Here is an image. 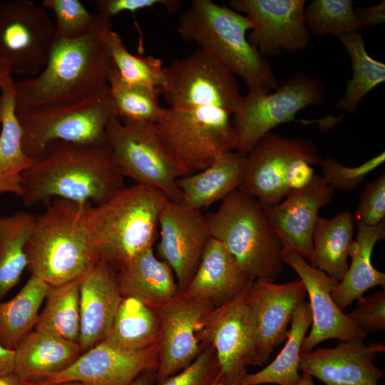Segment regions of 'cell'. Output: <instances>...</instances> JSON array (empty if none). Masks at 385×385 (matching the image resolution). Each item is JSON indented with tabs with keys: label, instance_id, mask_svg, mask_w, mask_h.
I'll return each instance as SVG.
<instances>
[{
	"label": "cell",
	"instance_id": "cell-1",
	"mask_svg": "<svg viewBox=\"0 0 385 385\" xmlns=\"http://www.w3.org/2000/svg\"><path fill=\"white\" fill-rule=\"evenodd\" d=\"M125 187L108 143H50L22 175L26 207L63 199L99 205Z\"/></svg>",
	"mask_w": 385,
	"mask_h": 385
},
{
	"label": "cell",
	"instance_id": "cell-2",
	"mask_svg": "<svg viewBox=\"0 0 385 385\" xmlns=\"http://www.w3.org/2000/svg\"><path fill=\"white\" fill-rule=\"evenodd\" d=\"M111 28V20L101 16L83 38L67 40L56 35L41 71L14 82L15 110L76 102L107 86L112 64L107 34Z\"/></svg>",
	"mask_w": 385,
	"mask_h": 385
},
{
	"label": "cell",
	"instance_id": "cell-3",
	"mask_svg": "<svg viewBox=\"0 0 385 385\" xmlns=\"http://www.w3.org/2000/svg\"><path fill=\"white\" fill-rule=\"evenodd\" d=\"M91 206L54 199L36 215L26 247L31 275L55 287L81 279L96 267L100 259L88 228Z\"/></svg>",
	"mask_w": 385,
	"mask_h": 385
},
{
	"label": "cell",
	"instance_id": "cell-4",
	"mask_svg": "<svg viewBox=\"0 0 385 385\" xmlns=\"http://www.w3.org/2000/svg\"><path fill=\"white\" fill-rule=\"evenodd\" d=\"M250 19L212 0H193L178 19L177 31L197 44L235 76L252 93H270L279 83L269 62L247 40Z\"/></svg>",
	"mask_w": 385,
	"mask_h": 385
},
{
	"label": "cell",
	"instance_id": "cell-5",
	"mask_svg": "<svg viewBox=\"0 0 385 385\" xmlns=\"http://www.w3.org/2000/svg\"><path fill=\"white\" fill-rule=\"evenodd\" d=\"M167 200L158 190L135 184L92 205L88 228L100 260L118 269L152 248L158 235L160 213Z\"/></svg>",
	"mask_w": 385,
	"mask_h": 385
},
{
	"label": "cell",
	"instance_id": "cell-6",
	"mask_svg": "<svg viewBox=\"0 0 385 385\" xmlns=\"http://www.w3.org/2000/svg\"><path fill=\"white\" fill-rule=\"evenodd\" d=\"M207 219L211 237L227 249L251 278L275 282L280 277L282 245L256 197L237 189Z\"/></svg>",
	"mask_w": 385,
	"mask_h": 385
},
{
	"label": "cell",
	"instance_id": "cell-7",
	"mask_svg": "<svg viewBox=\"0 0 385 385\" xmlns=\"http://www.w3.org/2000/svg\"><path fill=\"white\" fill-rule=\"evenodd\" d=\"M153 129L181 177L205 169L237 148L234 115L217 107L163 108Z\"/></svg>",
	"mask_w": 385,
	"mask_h": 385
},
{
	"label": "cell",
	"instance_id": "cell-8",
	"mask_svg": "<svg viewBox=\"0 0 385 385\" xmlns=\"http://www.w3.org/2000/svg\"><path fill=\"white\" fill-rule=\"evenodd\" d=\"M22 147L34 161L53 141L106 143V128L115 117L108 86L83 100L15 110Z\"/></svg>",
	"mask_w": 385,
	"mask_h": 385
},
{
	"label": "cell",
	"instance_id": "cell-9",
	"mask_svg": "<svg viewBox=\"0 0 385 385\" xmlns=\"http://www.w3.org/2000/svg\"><path fill=\"white\" fill-rule=\"evenodd\" d=\"M326 88L315 77L298 72L281 81L270 93L248 92L234 115L236 152L245 157L253 146L277 126L296 120L309 106L324 103Z\"/></svg>",
	"mask_w": 385,
	"mask_h": 385
},
{
	"label": "cell",
	"instance_id": "cell-10",
	"mask_svg": "<svg viewBox=\"0 0 385 385\" xmlns=\"http://www.w3.org/2000/svg\"><path fill=\"white\" fill-rule=\"evenodd\" d=\"M161 96L168 107H217L233 115L243 96L236 76L201 48L164 66Z\"/></svg>",
	"mask_w": 385,
	"mask_h": 385
},
{
	"label": "cell",
	"instance_id": "cell-11",
	"mask_svg": "<svg viewBox=\"0 0 385 385\" xmlns=\"http://www.w3.org/2000/svg\"><path fill=\"white\" fill-rule=\"evenodd\" d=\"M106 140L123 178L158 190L168 200L181 202L176 183L180 171L158 142L153 124L123 123L113 117Z\"/></svg>",
	"mask_w": 385,
	"mask_h": 385
},
{
	"label": "cell",
	"instance_id": "cell-12",
	"mask_svg": "<svg viewBox=\"0 0 385 385\" xmlns=\"http://www.w3.org/2000/svg\"><path fill=\"white\" fill-rule=\"evenodd\" d=\"M56 38L46 9L30 0L0 2V63L12 73L35 76Z\"/></svg>",
	"mask_w": 385,
	"mask_h": 385
},
{
	"label": "cell",
	"instance_id": "cell-13",
	"mask_svg": "<svg viewBox=\"0 0 385 385\" xmlns=\"http://www.w3.org/2000/svg\"><path fill=\"white\" fill-rule=\"evenodd\" d=\"M319 165L317 147L299 137H282L270 132L245 156L242 181L238 190L256 197L265 206L279 203L288 193L284 176L296 160Z\"/></svg>",
	"mask_w": 385,
	"mask_h": 385
},
{
	"label": "cell",
	"instance_id": "cell-14",
	"mask_svg": "<svg viewBox=\"0 0 385 385\" xmlns=\"http://www.w3.org/2000/svg\"><path fill=\"white\" fill-rule=\"evenodd\" d=\"M247 287L232 300L212 309L204 319V340L213 348L220 368L219 385L240 381L252 363L255 321L247 300Z\"/></svg>",
	"mask_w": 385,
	"mask_h": 385
},
{
	"label": "cell",
	"instance_id": "cell-15",
	"mask_svg": "<svg viewBox=\"0 0 385 385\" xmlns=\"http://www.w3.org/2000/svg\"><path fill=\"white\" fill-rule=\"evenodd\" d=\"M304 0H230L234 11L244 14L253 28L247 40L265 58L306 48L310 34L304 19Z\"/></svg>",
	"mask_w": 385,
	"mask_h": 385
},
{
	"label": "cell",
	"instance_id": "cell-16",
	"mask_svg": "<svg viewBox=\"0 0 385 385\" xmlns=\"http://www.w3.org/2000/svg\"><path fill=\"white\" fill-rule=\"evenodd\" d=\"M212 309L179 293L156 309L160 322L156 385L190 365L207 346L203 323Z\"/></svg>",
	"mask_w": 385,
	"mask_h": 385
},
{
	"label": "cell",
	"instance_id": "cell-17",
	"mask_svg": "<svg viewBox=\"0 0 385 385\" xmlns=\"http://www.w3.org/2000/svg\"><path fill=\"white\" fill-rule=\"evenodd\" d=\"M306 296L300 279L282 284L262 278L252 281L247 289L255 321L251 365L267 364L274 347L286 340L293 312Z\"/></svg>",
	"mask_w": 385,
	"mask_h": 385
},
{
	"label": "cell",
	"instance_id": "cell-18",
	"mask_svg": "<svg viewBox=\"0 0 385 385\" xmlns=\"http://www.w3.org/2000/svg\"><path fill=\"white\" fill-rule=\"evenodd\" d=\"M281 257L299 276L309 297L311 329L303 341L302 353L309 352L331 339L344 342L364 341L366 338L368 334L358 327L332 299V292L339 281L312 267L294 251L282 250Z\"/></svg>",
	"mask_w": 385,
	"mask_h": 385
},
{
	"label": "cell",
	"instance_id": "cell-19",
	"mask_svg": "<svg viewBox=\"0 0 385 385\" xmlns=\"http://www.w3.org/2000/svg\"><path fill=\"white\" fill-rule=\"evenodd\" d=\"M159 229L158 255L171 267L180 293L197 270L211 238L208 219L201 210L167 200L160 213Z\"/></svg>",
	"mask_w": 385,
	"mask_h": 385
},
{
	"label": "cell",
	"instance_id": "cell-20",
	"mask_svg": "<svg viewBox=\"0 0 385 385\" xmlns=\"http://www.w3.org/2000/svg\"><path fill=\"white\" fill-rule=\"evenodd\" d=\"M335 189L314 173L304 188L289 191L272 206L262 205L266 218L276 233L282 250L299 254L309 263L313 256V233L320 209L332 199Z\"/></svg>",
	"mask_w": 385,
	"mask_h": 385
},
{
	"label": "cell",
	"instance_id": "cell-21",
	"mask_svg": "<svg viewBox=\"0 0 385 385\" xmlns=\"http://www.w3.org/2000/svg\"><path fill=\"white\" fill-rule=\"evenodd\" d=\"M158 356L159 344L138 352H125L102 342L83 352L66 369L36 381L130 385L142 373L157 371Z\"/></svg>",
	"mask_w": 385,
	"mask_h": 385
},
{
	"label": "cell",
	"instance_id": "cell-22",
	"mask_svg": "<svg viewBox=\"0 0 385 385\" xmlns=\"http://www.w3.org/2000/svg\"><path fill=\"white\" fill-rule=\"evenodd\" d=\"M384 351L382 342L368 344L361 340L339 342L332 348L302 353L299 370L325 385H379L384 374L374 361Z\"/></svg>",
	"mask_w": 385,
	"mask_h": 385
},
{
	"label": "cell",
	"instance_id": "cell-23",
	"mask_svg": "<svg viewBox=\"0 0 385 385\" xmlns=\"http://www.w3.org/2000/svg\"><path fill=\"white\" fill-rule=\"evenodd\" d=\"M122 298L117 270L106 261L100 260L80 279L78 343L83 352L105 339Z\"/></svg>",
	"mask_w": 385,
	"mask_h": 385
},
{
	"label": "cell",
	"instance_id": "cell-24",
	"mask_svg": "<svg viewBox=\"0 0 385 385\" xmlns=\"http://www.w3.org/2000/svg\"><path fill=\"white\" fill-rule=\"evenodd\" d=\"M252 280L227 249L211 237L197 270L180 293L214 309L235 299Z\"/></svg>",
	"mask_w": 385,
	"mask_h": 385
},
{
	"label": "cell",
	"instance_id": "cell-25",
	"mask_svg": "<svg viewBox=\"0 0 385 385\" xmlns=\"http://www.w3.org/2000/svg\"><path fill=\"white\" fill-rule=\"evenodd\" d=\"M117 280L123 297L135 298L155 309L180 293L173 271L153 247L120 267Z\"/></svg>",
	"mask_w": 385,
	"mask_h": 385
},
{
	"label": "cell",
	"instance_id": "cell-26",
	"mask_svg": "<svg viewBox=\"0 0 385 385\" xmlns=\"http://www.w3.org/2000/svg\"><path fill=\"white\" fill-rule=\"evenodd\" d=\"M14 352V374L24 381H36L66 369L83 351L78 342L34 329Z\"/></svg>",
	"mask_w": 385,
	"mask_h": 385
},
{
	"label": "cell",
	"instance_id": "cell-27",
	"mask_svg": "<svg viewBox=\"0 0 385 385\" xmlns=\"http://www.w3.org/2000/svg\"><path fill=\"white\" fill-rule=\"evenodd\" d=\"M356 236L349 254L351 263L331 294L342 310L363 297L368 289L385 286V274L377 270L371 263L375 245L385 237V220L373 226L356 222Z\"/></svg>",
	"mask_w": 385,
	"mask_h": 385
},
{
	"label": "cell",
	"instance_id": "cell-28",
	"mask_svg": "<svg viewBox=\"0 0 385 385\" xmlns=\"http://www.w3.org/2000/svg\"><path fill=\"white\" fill-rule=\"evenodd\" d=\"M245 157L236 151L217 158L205 169L178 178L181 192L180 203L201 210L225 197L240 187L244 175Z\"/></svg>",
	"mask_w": 385,
	"mask_h": 385
},
{
	"label": "cell",
	"instance_id": "cell-29",
	"mask_svg": "<svg viewBox=\"0 0 385 385\" xmlns=\"http://www.w3.org/2000/svg\"><path fill=\"white\" fill-rule=\"evenodd\" d=\"M355 224L354 214L347 210L332 219L319 216L314 229L313 256L309 264L339 282L349 267Z\"/></svg>",
	"mask_w": 385,
	"mask_h": 385
},
{
	"label": "cell",
	"instance_id": "cell-30",
	"mask_svg": "<svg viewBox=\"0 0 385 385\" xmlns=\"http://www.w3.org/2000/svg\"><path fill=\"white\" fill-rule=\"evenodd\" d=\"M157 310L140 300L123 297L108 333L103 341L125 352H138L159 344Z\"/></svg>",
	"mask_w": 385,
	"mask_h": 385
},
{
	"label": "cell",
	"instance_id": "cell-31",
	"mask_svg": "<svg viewBox=\"0 0 385 385\" xmlns=\"http://www.w3.org/2000/svg\"><path fill=\"white\" fill-rule=\"evenodd\" d=\"M2 120L0 132V194L21 195L23 173L32 165L22 147V133L15 112L14 81H8L1 94Z\"/></svg>",
	"mask_w": 385,
	"mask_h": 385
},
{
	"label": "cell",
	"instance_id": "cell-32",
	"mask_svg": "<svg viewBox=\"0 0 385 385\" xmlns=\"http://www.w3.org/2000/svg\"><path fill=\"white\" fill-rule=\"evenodd\" d=\"M312 324L308 302L300 304L293 312L286 343L277 357L262 370L245 374L241 385H296L300 380L299 366L303 341Z\"/></svg>",
	"mask_w": 385,
	"mask_h": 385
},
{
	"label": "cell",
	"instance_id": "cell-33",
	"mask_svg": "<svg viewBox=\"0 0 385 385\" xmlns=\"http://www.w3.org/2000/svg\"><path fill=\"white\" fill-rule=\"evenodd\" d=\"M51 286L31 275L10 300L0 301V342L14 349L35 327L40 307Z\"/></svg>",
	"mask_w": 385,
	"mask_h": 385
},
{
	"label": "cell",
	"instance_id": "cell-34",
	"mask_svg": "<svg viewBox=\"0 0 385 385\" xmlns=\"http://www.w3.org/2000/svg\"><path fill=\"white\" fill-rule=\"evenodd\" d=\"M35 218L26 211L0 216V301L18 284L27 268L26 247Z\"/></svg>",
	"mask_w": 385,
	"mask_h": 385
},
{
	"label": "cell",
	"instance_id": "cell-35",
	"mask_svg": "<svg viewBox=\"0 0 385 385\" xmlns=\"http://www.w3.org/2000/svg\"><path fill=\"white\" fill-rule=\"evenodd\" d=\"M338 38L351 58L353 74L336 108L353 114L364 97L385 81V64L369 56L360 32L344 34Z\"/></svg>",
	"mask_w": 385,
	"mask_h": 385
},
{
	"label": "cell",
	"instance_id": "cell-36",
	"mask_svg": "<svg viewBox=\"0 0 385 385\" xmlns=\"http://www.w3.org/2000/svg\"><path fill=\"white\" fill-rule=\"evenodd\" d=\"M108 86L114 106L115 117L123 123L153 124L163 108L160 88L130 84L124 81L111 64Z\"/></svg>",
	"mask_w": 385,
	"mask_h": 385
},
{
	"label": "cell",
	"instance_id": "cell-37",
	"mask_svg": "<svg viewBox=\"0 0 385 385\" xmlns=\"http://www.w3.org/2000/svg\"><path fill=\"white\" fill-rule=\"evenodd\" d=\"M80 279L51 287L34 329L78 342L80 335Z\"/></svg>",
	"mask_w": 385,
	"mask_h": 385
},
{
	"label": "cell",
	"instance_id": "cell-38",
	"mask_svg": "<svg viewBox=\"0 0 385 385\" xmlns=\"http://www.w3.org/2000/svg\"><path fill=\"white\" fill-rule=\"evenodd\" d=\"M351 0H313L304 11L305 25L314 37L326 35L337 37L365 29L355 14Z\"/></svg>",
	"mask_w": 385,
	"mask_h": 385
},
{
	"label": "cell",
	"instance_id": "cell-39",
	"mask_svg": "<svg viewBox=\"0 0 385 385\" xmlns=\"http://www.w3.org/2000/svg\"><path fill=\"white\" fill-rule=\"evenodd\" d=\"M107 44L112 64L124 81L130 84L162 87L164 66L160 58L132 54L120 34L112 28L107 34Z\"/></svg>",
	"mask_w": 385,
	"mask_h": 385
},
{
	"label": "cell",
	"instance_id": "cell-40",
	"mask_svg": "<svg viewBox=\"0 0 385 385\" xmlns=\"http://www.w3.org/2000/svg\"><path fill=\"white\" fill-rule=\"evenodd\" d=\"M42 6L54 14L56 35L63 39L84 37L101 19L97 13L88 11L79 0H44Z\"/></svg>",
	"mask_w": 385,
	"mask_h": 385
},
{
	"label": "cell",
	"instance_id": "cell-41",
	"mask_svg": "<svg viewBox=\"0 0 385 385\" xmlns=\"http://www.w3.org/2000/svg\"><path fill=\"white\" fill-rule=\"evenodd\" d=\"M384 151L356 167H346L332 158L322 159V178L335 190L350 192L364 181L369 173L384 163Z\"/></svg>",
	"mask_w": 385,
	"mask_h": 385
},
{
	"label": "cell",
	"instance_id": "cell-42",
	"mask_svg": "<svg viewBox=\"0 0 385 385\" xmlns=\"http://www.w3.org/2000/svg\"><path fill=\"white\" fill-rule=\"evenodd\" d=\"M220 368L213 348L207 344L187 367L158 385H219Z\"/></svg>",
	"mask_w": 385,
	"mask_h": 385
},
{
	"label": "cell",
	"instance_id": "cell-43",
	"mask_svg": "<svg viewBox=\"0 0 385 385\" xmlns=\"http://www.w3.org/2000/svg\"><path fill=\"white\" fill-rule=\"evenodd\" d=\"M356 222L369 226L379 224L385 217V173L366 183L361 191L354 212Z\"/></svg>",
	"mask_w": 385,
	"mask_h": 385
},
{
	"label": "cell",
	"instance_id": "cell-44",
	"mask_svg": "<svg viewBox=\"0 0 385 385\" xmlns=\"http://www.w3.org/2000/svg\"><path fill=\"white\" fill-rule=\"evenodd\" d=\"M356 308L346 314L359 327L366 332L385 329V292L380 291L357 299Z\"/></svg>",
	"mask_w": 385,
	"mask_h": 385
},
{
	"label": "cell",
	"instance_id": "cell-45",
	"mask_svg": "<svg viewBox=\"0 0 385 385\" xmlns=\"http://www.w3.org/2000/svg\"><path fill=\"white\" fill-rule=\"evenodd\" d=\"M94 4L98 15L106 19L111 20L113 16L123 11L134 13L156 6H163L170 14H172L178 10L181 1L178 0H96Z\"/></svg>",
	"mask_w": 385,
	"mask_h": 385
},
{
	"label": "cell",
	"instance_id": "cell-46",
	"mask_svg": "<svg viewBox=\"0 0 385 385\" xmlns=\"http://www.w3.org/2000/svg\"><path fill=\"white\" fill-rule=\"evenodd\" d=\"M314 175V169L308 161L304 159L294 160L288 168L284 176V183L288 192L307 186Z\"/></svg>",
	"mask_w": 385,
	"mask_h": 385
},
{
	"label": "cell",
	"instance_id": "cell-47",
	"mask_svg": "<svg viewBox=\"0 0 385 385\" xmlns=\"http://www.w3.org/2000/svg\"><path fill=\"white\" fill-rule=\"evenodd\" d=\"M358 20L364 29L381 24L385 20V2L377 5L355 9Z\"/></svg>",
	"mask_w": 385,
	"mask_h": 385
},
{
	"label": "cell",
	"instance_id": "cell-48",
	"mask_svg": "<svg viewBox=\"0 0 385 385\" xmlns=\"http://www.w3.org/2000/svg\"><path fill=\"white\" fill-rule=\"evenodd\" d=\"M14 349L6 348L0 342V376L14 373Z\"/></svg>",
	"mask_w": 385,
	"mask_h": 385
},
{
	"label": "cell",
	"instance_id": "cell-49",
	"mask_svg": "<svg viewBox=\"0 0 385 385\" xmlns=\"http://www.w3.org/2000/svg\"><path fill=\"white\" fill-rule=\"evenodd\" d=\"M156 370L146 371L140 374L130 385H153L155 382Z\"/></svg>",
	"mask_w": 385,
	"mask_h": 385
},
{
	"label": "cell",
	"instance_id": "cell-50",
	"mask_svg": "<svg viewBox=\"0 0 385 385\" xmlns=\"http://www.w3.org/2000/svg\"><path fill=\"white\" fill-rule=\"evenodd\" d=\"M12 73L3 64L0 63V124L2 120V104L1 94L4 86L11 79L13 78Z\"/></svg>",
	"mask_w": 385,
	"mask_h": 385
},
{
	"label": "cell",
	"instance_id": "cell-51",
	"mask_svg": "<svg viewBox=\"0 0 385 385\" xmlns=\"http://www.w3.org/2000/svg\"><path fill=\"white\" fill-rule=\"evenodd\" d=\"M0 385H26L24 381L20 379L14 373L5 376H0Z\"/></svg>",
	"mask_w": 385,
	"mask_h": 385
},
{
	"label": "cell",
	"instance_id": "cell-52",
	"mask_svg": "<svg viewBox=\"0 0 385 385\" xmlns=\"http://www.w3.org/2000/svg\"><path fill=\"white\" fill-rule=\"evenodd\" d=\"M26 385H87L79 381H66L60 383H44L39 381H24Z\"/></svg>",
	"mask_w": 385,
	"mask_h": 385
},
{
	"label": "cell",
	"instance_id": "cell-53",
	"mask_svg": "<svg viewBox=\"0 0 385 385\" xmlns=\"http://www.w3.org/2000/svg\"><path fill=\"white\" fill-rule=\"evenodd\" d=\"M296 385H315L313 377L307 373L302 372L300 380Z\"/></svg>",
	"mask_w": 385,
	"mask_h": 385
},
{
	"label": "cell",
	"instance_id": "cell-54",
	"mask_svg": "<svg viewBox=\"0 0 385 385\" xmlns=\"http://www.w3.org/2000/svg\"><path fill=\"white\" fill-rule=\"evenodd\" d=\"M231 385H241V384L240 383V381H237L235 382L234 384H232Z\"/></svg>",
	"mask_w": 385,
	"mask_h": 385
}]
</instances>
